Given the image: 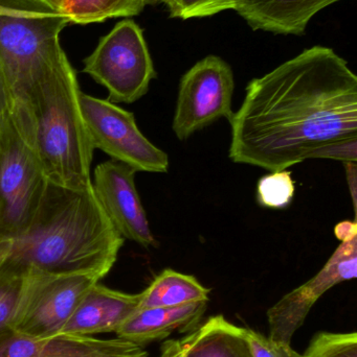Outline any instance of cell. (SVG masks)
Returning a JSON list of instances; mask_svg holds the SVG:
<instances>
[{
  "mask_svg": "<svg viewBox=\"0 0 357 357\" xmlns=\"http://www.w3.org/2000/svg\"><path fill=\"white\" fill-rule=\"evenodd\" d=\"M228 121L233 162L285 171L327 144L357 138L356 75L333 48H306L252 79Z\"/></svg>",
  "mask_w": 357,
  "mask_h": 357,
  "instance_id": "1",
  "label": "cell"
},
{
  "mask_svg": "<svg viewBox=\"0 0 357 357\" xmlns=\"http://www.w3.org/2000/svg\"><path fill=\"white\" fill-rule=\"evenodd\" d=\"M8 241L10 256L27 268L90 274L102 280L125 239L111 224L92 186L66 188L48 181L29 226Z\"/></svg>",
  "mask_w": 357,
  "mask_h": 357,
  "instance_id": "2",
  "label": "cell"
},
{
  "mask_svg": "<svg viewBox=\"0 0 357 357\" xmlns=\"http://www.w3.org/2000/svg\"><path fill=\"white\" fill-rule=\"evenodd\" d=\"M71 65L44 83L27 106L10 115L50 182L73 189L92 186L94 146L80 108Z\"/></svg>",
  "mask_w": 357,
  "mask_h": 357,
  "instance_id": "3",
  "label": "cell"
},
{
  "mask_svg": "<svg viewBox=\"0 0 357 357\" xmlns=\"http://www.w3.org/2000/svg\"><path fill=\"white\" fill-rule=\"evenodd\" d=\"M71 19L37 0H0V66L8 86L10 115L71 64L60 33Z\"/></svg>",
  "mask_w": 357,
  "mask_h": 357,
  "instance_id": "4",
  "label": "cell"
},
{
  "mask_svg": "<svg viewBox=\"0 0 357 357\" xmlns=\"http://www.w3.org/2000/svg\"><path fill=\"white\" fill-rule=\"evenodd\" d=\"M84 73L108 91L113 104H133L146 96L157 73L142 29L131 19L117 23L84 61Z\"/></svg>",
  "mask_w": 357,
  "mask_h": 357,
  "instance_id": "5",
  "label": "cell"
},
{
  "mask_svg": "<svg viewBox=\"0 0 357 357\" xmlns=\"http://www.w3.org/2000/svg\"><path fill=\"white\" fill-rule=\"evenodd\" d=\"M35 154L10 117L0 131V238L29 226L48 186Z\"/></svg>",
  "mask_w": 357,
  "mask_h": 357,
  "instance_id": "6",
  "label": "cell"
},
{
  "mask_svg": "<svg viewBox=\"0 0 357 357\" xmlns=\"http://www.w3.org/2000/svg\"><path fill=\"white\" fill-rule=\"evenodd\" d=\"M101 279L90 274H57L27 268L12 323L25 337L60 333L90 287Z\"/></svg>",
  "mask_w": 357,
  "mask_h": 357,
  "instance_id": "7",
  "label": "cell"
},
{
  "mask_svg": "<svg viewBox=\"0 0 357 357\" xmlns=\"http://www.w3.org/2000/svg\"><path fill=\"white\" fill-rule=\"evenodd\" d=\"M80 108L94 150L102 151L136 172L168 173L167 153L140 132L133 113L83 92L80 94Z\"/></svg>",
  "mask_w": 357,
  "mask_h": 357,
  "instance_id": "8",
  "label": "cell"
},
{
  "mask_svg": "<svg viewBox=\"0 0 357 357\" xmlns=\"http://www.w3.org/2000/svg\"><path fill=\"white\" fill-rule=\"evenodd\" d=\"M234 73L217 56H205L180 79L172 130L180 142L233 115Z\"/></svg>",
  "mask_w": 357,
  "mask_h": 357,
  "instance_id": "9",
  "label": "cell"
},
{
  "mask_svg": "<svg viewBox=\"0 0 357 357\" xmlns=\"http://www.w3.org/2000/svg\"><path fill=\"white\" fill-rule=\"evenodd\" d=\"M357 276V236L341 245L322 270L307 282L283 296L268 310L272 341L291 345L293 335L303 326L314 304L329 289Z\"/></svg>",
  "mask_w": 357,
  "mask_h": 357,
  "instance_id": "10",
  "label": "cell"
},
{
  "mask_svg": "<svg viewBox=\"0 0 357 357\" xmlns=\"http://www.w3.org/2000/svg\"><path fill=\"white\" fill-rule=\"evenodd\" d=\"M136 174L124 163L106 161L94 169L92 188L107 218L124 239L145 249L157 248L159 243L136 189Z\"/></svg>",
  "mask_w": 357,
  "mask_h": 357,
  "instance_id": "11",
  "label": "cell"
},
{
  "mask_svg": "<svg viewBox=\"0 0 357 357\" xmlns=\"http://www.w3.org/2000/svg\"><path fill=\"white\" fill-rule=\"evenodd\" d=\"M0 357H148L144 347L126 340H101L57 333L25 337L10 333L0 340Z\"/></svg>",
  "mask_w": 357,
  "mask_h": 357,
  "instance_id": "12",
  "label": "cell"
},
{
  "mask_svg": "<svg viewBox=\"0 0 357 357\" xmlns=\"http://www.w3.org/2000/svg\"><path fill=\"white\" fill-rule=\"evenodd\" d=\"M140 294H126L96 283L84 295L60 333L92 337L115 333L138 310Z\"/></svg>",
  "mask_w": 357,
  "mask_h": 357,
  "instance_id": "13",
  "label": "cell"
},
{
  "mask_svg": "<svg viewBox=\"0 0 357 357\" xmlns=\"http://www.w3.org/2000/svg\"><path fill=\"white\" fill-rule=\"evenodd\" d=\"M342 0H235L234 10L253 31L305 35L312 17Z\"/></svg>",
  "mask_w": 357,
  "mask_h": 357,
  "instance_id": "14",
  "label": "cell"
},
{
  "mask_svg": "<svg viewBox=\"0 0 357 357\" xmlns=\"http://www.w3.org/2000/svg\"><path fill=\"white\" fill-rule=\"evenodd\" d=\"M207 302L173 307L138 308L115 331L117 337L142 346L163 341L175 333L194 331L207 310Z\"/></svg>",
  "mask_w": 357,
  "mask_h": 357,
  "instance_id": "15",
  "label": "cell"
},
{
  "mask_svg": "<svg viewBox=\"0 0 357 357\" xmlns=\"http://www.w3.org/2000/svg\"><path fill=\"white\" fill-rule=\"evenodd\" d=\"M182 357H253L243 327L224 316L210 318L180 340Z\"/></svg>",
  "mask_w": 357,
  "mask_h": 357,
  "instance_id": "16",
  "label": "cell"
},
{
  "mask_svg": "<svg viewBox=\"0 0 357 357\" xmlns=\"http://www.w3.org/2000/svg\"><path fill=\"white\" fill-rule=\"evenodd\" d=\"M211 289L194 276L163 270L140 294L138 308L173 307L194 302L209 301Z\"/></svg>",
  "mask_w": 357,
  "mask_h": 357,
  "instance_id": "17",
  "label": "cell"
},
{
  "mask_svg": "<svg viewBox=\"0 0 357 357\" xmlns=\"http://www.w3.org/2000/svg\"><path fill=\"white\" fill-rule=\"evenodd\" d=\"M27 268L10 256L8 241L0 238V340L12 333V323Z\"/></svg>",
  "mask_w": 357,
  "mask_h": 357,
  "instance_id": "18",
  "label": "cell"
},
{
  "mask_svg": "<svg viewBox=\"0 0 357 357\" xmlns=\"http://www.w3.org/2000/svg\"><path fill=\"white\" fill-rule=\"evenodd\" d=\"M148 0H63L61 12L71 22L89 24L107 19L136 16L142 13Z\"/></svg>",
  "mask_w": 357,
  "mask_h": 357,
  "instance_id": "19",
  "label": "cell"
},
{
  "mask_svg": "<svg viewBox=\"0 0 357 357\" xmlns=\"http://www.w3.org/2000/svg\"><path fill=\"white\" fill-rule=\"evenodd\" d=\"M295 181L291 172H272L260 178L257 185V201L260 205L272 209L289 207L295 197Z\"/></svg>",
  "mask_w": 357,
  "mask_h": 357,
  "instance_id": "20",
  "label": "cell"
},
{
  "mask_svg": "<svg viewBox=\"0 0 357 357\" xmlns=\"http://www.w3.org/2000/svg\"><path fill=\"white\" fill-rule=\"evenodd\" d=\"M302 357H357V333H318Z\"/></svg>",
  "mask_w": 357,
  "mask_h": 357,
  "instance_id": "21",
  "label": "cell"
},
{
  "mask_svg": "<svg viewBox=\"0 0 357 357\" xmlns=\"http://www.w3.org/2000/svg\"><path fill=\"white\" fill-rule=\"evenodd\" d=\"M235 0H168L170 18L188 20L205 18L224 10H234Z\"/></svg>",
  "mask_w": 357,
  "mask_h": 357,
  "instance_id": "22",
  "label": "cell"
},
{
  "mask_svg": "<svg viewBox=\"0 0 357 357\" xmlns=\"http://www.w3.org/2000/svg\"><path fill=\"white\" fill-rule=\"evenodd\" d=\"M243 335L253 357H302L291 345L276 343L253 329L243 328Z\"/></svg>",
  "mask_w": 357,
  "mask_h": 357,
  "instance_id": "23",
  "label": "cell"
},
{
  "mask_svg": "<svg viewBox=\"0 0 357 357\" xmlns=\"http://www.w3.org/2000/svg\"><path fill=\"white\" fill-rule=\"evenodd\" d=\"M335 159L343 163L357 162V138L333 142L316 150L310 159Z\"/></svg>",
  "mask_w": 357,
  "mask_h": 357,
  "instance_id": "24",
  "label": "cell"
},
{
  "mask_svg": "<svg viewBox=\"0 0 357 357\" xmlns=\"http://www.w3.org/2000/svg\"><path fill=\"white\" fill-rule=\"evenodd\" d=\"M10 98H8V86L0 66V131L10 116Z\"/></svg>",
  "mask_w": 357,
  "mask_h": 357,
  "instance_id": "25",
  "label": "cell"
},
{
  "mask_svg": "<svg viewBox=\"0 0 357 357\" xmlns=\"http://www.w3.org/2000/svg\"><path fill=\"white\" fill-rule=\"evenodd\" d=\"M335 236L340 241H349L357 236V224L356 220H344L335 226Z\"/></svg>",
  "mask_w": 357,
  "mask_h": 357,
  "instance_id": "26",
  "label": "cell"
},
{
  "mask_svg": "<svg viewBox=\"0 0 357 357\" xmlns=\"http://www.w3.org/2000/svg\"><path fill=\"white\" fill-rule=\"evenodd\" d=\"M344 165H345L346 177H347L348 186L352 197V205L356 215L357 165L356 162L344 163Z\"/></svg>",
  "mask_w": 357,
  "mask_h": 357,
  "instance_id": "27",
  "label": "cell"
},
{
  "mask_svg": "<svg viewBox=\"0 0 357 357\" xmlns=\"http://www.w3.org/2000/svg\"><path fill=\"white\" fill-rule=\"evenodd\" d=\"M40 3L52 8V10H61L63 0H37Z\"/></svg>",
  "mask_w": 357,
  "mask_h": 357,
  "instance_id": "28",
  "label": "cell"
},
{
  "mask_svg": "<svg viewBox=\"0 0 357 357\" xmlns=\"http://www.w3.org/2000/svg\"><path fill=\"white\" fill-rule=\"evenodd\" d=\"M173 357H182V354H180V340H177V346H176V351Z\"/></svg>",
  "mask_w": 357,
  "mask_h": 357,
  "instance_id": "29",
  "label": "cell"
},
{
  "mask_svg": "<svg viewBox=\"0 0 357 357\" xmlns=\"http://www.w3.org/2000/svg\"><path fill=\"white\" fill-rule=\"evenodd\" d=\"M165 3V0H148V4Z\"/></svg>",
  "mask_w": 357,
  "mask_h": 357,
  "instance_id": "30",
  "label": "cell"
},
{
  "mask_svg": "<svg viewBox=\"0 0 357 357\" xmlns=\"http://www.w3.org/2000/svg\"><path fill=\"white\" fill-rule=\"evenodd\" d=\"M167 1H168V0H165V4H166V2H167Z\"/></svg>",
  "mask_w": 357,
  "mask_h": 357,
  "instance_id": "31",
  "label": "cell"
}]
</instances>
